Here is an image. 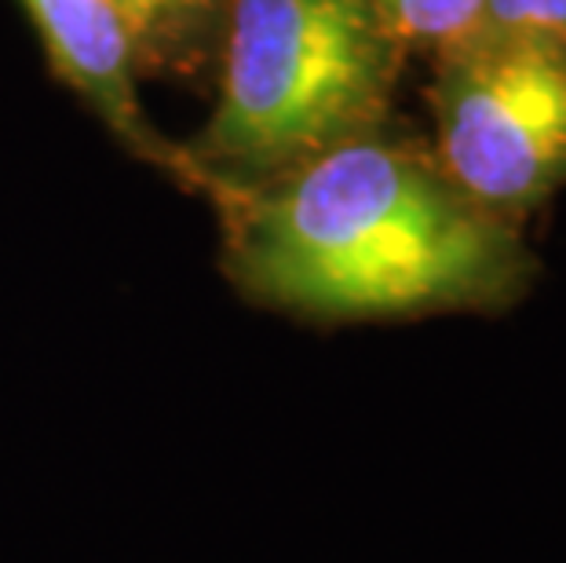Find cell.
<instances>
[{
	"mask_svg": "<svg viewBox=\"0 0 566 563\" xmlns=\"http://www.w3.org/2000/svg\"><path fill=\"white\" fill-rule=\"evenodd\" d=\"M216 206L231 282L304 319L490 307L530 268L497 212L424 158L366 136Z\"/></svg>",
	"mask_w": 566,
	"mask_h": 563,
	"instance_id": "1",
	"label": "cell"
},
{
	"mask_svg": "<svg viewBox=\"0 0 566 563\" xmlns=\"http://www.w3.org/2000/svg\"><path fill=\"white\" fill-rule=\"evenodd\" d=\"M399 38L369 0H231L223 77L190 143L212 201L366 136L388 106Z\"/></svg>",
	"mask_w": 566,
	"mask_h": 563,
	"instance_id": "2",
	"label": "cell"
},
{
	"mask_svg": "<svg viewBox=\"0 0 566 563\" xmlns=\"http://www.w3.org/2000/svg\"><path fill=\"white\" fill-rule=\"evenodd\" d=\"M436 117L446 176L468 198L534 206L566 176V41L475 30L450 44Z\"/></svg>",
	"mask_w": 566,
	"mask_h": 563,
	"instance_id": "3",
	"label": "cell"
},
{
	"mask_svg": "<svg viewBox=\"0 0 566 563\" xmlns=\"http://www.w3.org/2000/svg\"><path fill=\"white\" fill-rule=\"evenodd\" d=\"M38 27L59 77L74 88L103 125L143 161L195 187L184 147L154 132L136 95V48L111 0H19Z\"/></svg>",
	"mask_w": 566,
	"mask_h": 563,
	"instance_id": "4",
	"label": "cell"
},
{
	"mask_svg": "<svg viewBox=\"0 0 566 563\" xmlns=\"http://www.w3.org/2000/svg\"><path fill=\"white\" fill-rule=\"evenodd\" d=\"M223 0H111L132 48L150 59H172L201 41Z\"/></svg>",
	"mask_w": 566,
	"mask_h": 563,
	"instance_id": "5",
	"label": "cell"
},
{
	"mask_svg": "<svg viewBox=\"0 0 566 563\" xmlns=\"http://www.w3.org/2000/svg\"><path fill=\"white\" fill-rule=\"evenodd\" d=\"M399 41L442 44L472 38L483 22V0H369Z\"/></svg>",
	"mask_w": 566,
	"mask_h": 563,
	"instance_id": "6",
	"label": "cell"
},
{
	"mask_svg": "<svg viewBox=\"0 0 566 563\" xmlns=\"http://www.w3.org/2000/svg\"><path fill=\"white\" fill-rule=\"evenodd\" d=\"M479 30L537 33V38L566 41V0H483Z\"/></svg>",
	"mask_w": 566,
	"mask_h": 563,
	"instance_id": "7",
	"label": "cell"
}]
</instances>
